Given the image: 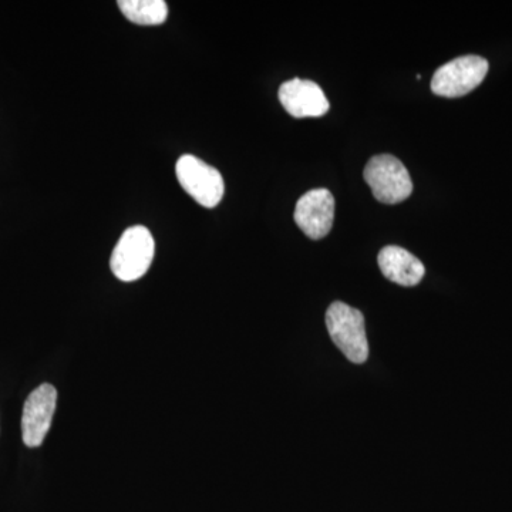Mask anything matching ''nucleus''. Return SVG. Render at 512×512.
I'll use <instances>...</instances> for the list:
<instances>
[{
	"mask_svg": "<svg viewBox=\"0 0 512 512\" xmlns=\"http://www.w3.org/2000/svg\"><path fill=\"white\" fill-rule=\"evenodd\" d=\"M295 222L303 234L311 239H322L329 234L335 220V198L326 188L306 192L295 208Z\"/></svg>",
	"mask_w": 512,
	"mask_h": 512,
	"instance_id": "nucleus-7",
	"label": "nucleus"
},
{
	"mask_svg": "<svg viewBox=\"0 0 512 512\" xmlns=\"http://www.w3.org/2000/svg\"><path fill=\"white\" fill-rule=\"evenodd\" d=\"M377 261H379L380 271L394 284L416 286L426 274V268L419 258L406 249L393 247V245L383 248Z\"/></svg>",
	"mask_w": 512,
	"mask_h": 512,
	"instance_id": "nucleus-9",
	"label": "nucleus"
},
{
	"mask_svg": "<svg viewBox=\"0 0 512 512\" xmlns=\"http://www.w3.org/2000/svg\"><path fill=\"white\" fill-rule=\"evenodd\" d=\"M119 8L130 22L140 26H157L168 18L164 0H120Z\"/></svg>",
	"mask_w": 512,
	"mask_h": 512,
	"instance_id": "nucleus-10",
	"label": "nucleus"
},
{
	"mask_svg": "<svg viewBox=\"0 0 512 512\" xmlns=\"http://www.w3.org/2000/svg\"><path fill=\"white\" fill-rule=\"evenodd\" d=\"M178 183L188 195L205 208H215L224 197V178L217 168L200 158L185 154L175 165Z\"/></svg>",
	"mask_w": 512,
	"mask_h": 512,
	"instance_id": "nucleus-4",
	"label": "nucleus"
},
{
	"mask_svg": "<svg viewBox=\"0 0 512 512\" xmlns=\"http://www.w3.org/2000/svg\"><path fill=\"white\" fill-rule=\"evenodd\" d=\"M488 73V62L481 56H461L451 60L437 72L431 80V90L441 97L466 96L477 89Z\"/></svg>",
	"mask_w": 512,
	"mask_h": 512,
	"instance_id": "nucleus-5",
	"label": "nucleus"
},
{
	"mask_svg": "<svg viewBox=\"0 0 512 512\" xmlns=\"http://www.w3.org/2000/svg\"><path fill=\"white\" fill-rule=\"evenodd\" d=\"M363 177L372 188L376 200L383 204H399L412 195L413 183L409 171L399 158L390 154L370 158Z\"/></svg>",
	"mask_w": 512,
	"mask_h": 512,
	"instance_id": "nucleus-3",
	"label": "nucleus"
},
{
	"mask_svg": "<svg viewBox=\"0 0 512 512\" xmlns=\"http://www.w3.org/2000/svg\"><path fill=\"white\" fill-rule=\"evenodd\" d=\"M326 326L333 343L349 362L362 365L369 359L365 316L343 302H333L326 312Z\"/></svg>",
	"mask_w": 512,
	"mask_h": 512,
	"instance_id": "nucleus-1",
	"label": "nucleus"
},
{
	"mask_svg": "<svg viewBox=\"0 0 512 512\" xmlns=\"http://www.w3.org/2000/svg\"><path fill=\"white\" fill-rule=\"evenodd\" d=\"M56 404L57 390L52 384L43 383L29 394L22 414V437L26 446H42L52 426Z\"/></svg>",
	"mask_w": 512,
	"mask_h": 512,
	"instance_id": "nucleus-6",
	"label": "nucleus"
},
{
	"mask_svg": "<svg viewBox=\"0 0 512 512\" xmlns=\"http://www.w3.org/2000/svg\"><path fill=\"white\" fill-rule=\"evenodd\" d=\"M156 252L153 235L143 225L128 228L121 235L113 254L111 271L123 282H134L143 278L150 269Z\"/></svg>",
	"mask_w": 512,
	"mask_h": 512,
	"instance_id": "nucleus-2",
	"label": "nucleus"
},
{
	"mask_svg": "<svg viewBox=\"0 0 512 512\" xmlns=\"http://www.w3.org/2000/svg\"><path fill=\"white\" fill-rule=\"evenodd\" d=\"M279 101L284 109L295 119L322 117L328 113V97L319 84L311 80L292 79L279 89Z\"/></svg>",
	"mask_w": 512,
	"mask_h": 512,
	"instance_id": "nucleus-8",
	"label": "nucleus"
}]
</instances>
